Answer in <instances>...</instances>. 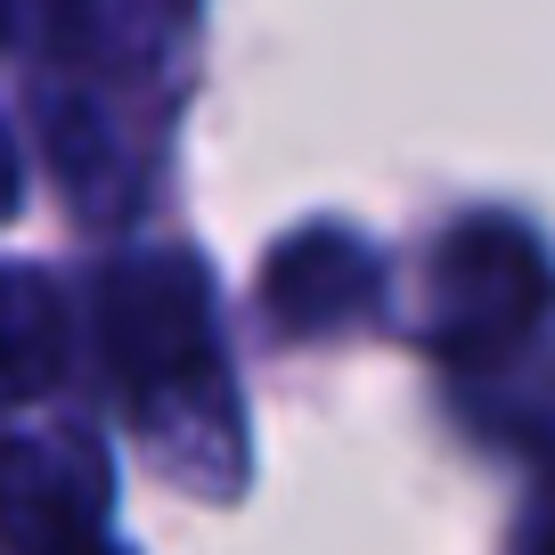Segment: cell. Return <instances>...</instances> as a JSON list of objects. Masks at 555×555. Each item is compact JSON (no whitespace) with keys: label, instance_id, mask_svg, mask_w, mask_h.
I'll return each instance as SVG.
<instances>
[{"label":"cell","instance_id":"6da1fadb","mask_svg":"<svg viewBox=\"0 0 555 555\" xmlns=\"http://www.w3.org/2000/svg\"><path fill=\"white\" fill-rule=\"evenodd\" d=\"M99 344L156 416L164 400L212 392V311L189 261H122L99 278Z\"/></svg>","mask_w":555,"mask_h":555},{"label":"cell","instance_id":"7a4b0ae2","mask_svg":"<svg viewBox=\"0 0 555 555\" xmlns=\"http://www.w3.org/2000/svg\"><path fill=\"white\" fill-rule=\"evenodd\" d=\"M106 515V474L82 434H41V441H0V539L17 555H66L99 539Z\"/></svg>","mask_w":555,"mask_h":555},{"label":"cell","instance_id":"3957f363","mask_svg":"<svg viewBox=\"0 0 555 555\" xmlns=\"http://www.w3.org/2000/svg\"><path fill=\"white\" fill-rule=\"evenodd\" d=\"M539 295H547V278H539V254L515 229H466L441 254V344L450 351L499 344L506 327H522L539 311Z\"/></svg>","mask_w":555,"mask_h":555},{"label":"cell","instance_id":"277c9868","mask_svg":"<svg viewBox=\"0 0 555 555\" xmlns=\"http://www.w3.org/2000/svg\"><path fill=\"white\" fill-rule=\"evenodd\" d=\"M66 376V302L41 270H0V409Z\"/></svg>","mask_w":555,"mask_h":555},{"label":"cell","instance_id":"5b68a950","mask_svg":"<svg viewBox=\"0 0 555 555\" xmlns=\"http://www.w3.org/2000/svg\"><path fill=\"white\" fill-rule=\"evenodd\" d=\"M360 302H367V254L351 237H335V229H319V237L286 245L270 261V311L286 327H327V319L360 311Z\"/></svg>","mask_w":555,"mask_h":555},{"label":"cell","instance_id":"8992f818","mask_svg":"<svg viewBox=\"0 0 555 555\" xmlns=\"http://www.w3.org/2000/svg\"><path fill=\"white\" fill-rule=\"evenodd\" d=\"M17 205V156H9V139H0V212Z\"/></svg>","mask_w":555,"mask_h":555},{"label":"cell","instance_id":"52a82bcc","mask_svg":"<svg viewBox=\"0 0 555 555\" xmlns=\"http://www.w3.org/2000/svg\"><path fill=\"white\" fill-rule=\"evenodd\" d=\"M66 555H115V547H106V539H82V547H66Z\"/></svg>","mask_w":555,"mask_h":555},{"label":"cell","instance_id":"ba28073f","mask_svg":"<svg viewBox=\"0 0 555 555\" xmlns=\"http://www.w3.org/2000/svg\"><path fill=\"white\" fill-rule=\"evenodd\" d=\"M0 34H9V9H0Z\"/></svg>","mask_w":555,"mask_h":555},{"label":"cell","instance_id":"9c48e42d","mask_svg":"<svg viewBox=\"0 0 555 555\" xmlns=\"http://www.w3.org/2000/svg\"><path fill=\"white\" fill-rule=\"evenodd\" d=\"M547 555H555V539H547Z\"/></svg>","mask_w":555,"mask_h":555}]
</instances>
